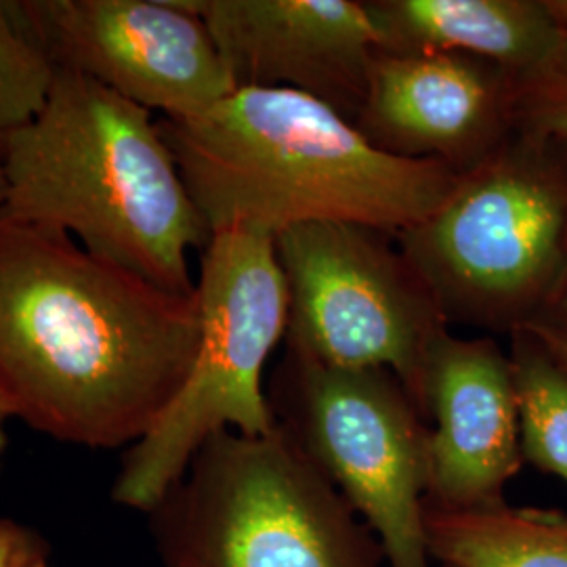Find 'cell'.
Returning a JSON list of instances; mask_svg holds the SVG:
<instances>
[{"label": "cell", "mask_w": 567, "mask_h": 567, "mask_svg": "<svg viewBox=\"0 0 567 567\" xmlns=\"http://www.w3.org/2000/svg\"><path fill=\"white\" fill-rule=\"evenodd\" d=\"M515 118L519 131L567 140V28L547 60L517 79Z\"/></svg>", "instance_id": "cell-17"}, {"label": "cell", "mask_w": 567, "mask_h": 567, "mask_svg": "<svg viewBox=\"0 0 567 567\" xmlns=\"http://www.w3.org/2000/svg\"><path fill=\"white\" fill-rule=\"evenodd\" d=\"M11 414L0 402V468H2V458H4V450H7V423H9Z\"/></svg>", "instance_id": "cell-21"}, {"label": "cell", "mask_w": 567, "mask_h": 567, "mask_svg": "<svg viewBox=\"0 0 567 567\" xmlns=\"http://www.w3.org/2000/svg\"><path fill=\"white\" fill-rule=\"evenodd\" d=\"M435 567H450V566H435Z\"/></svg>", "instance_id": "cell-24"}, {"label": "cell", "mask_w": 567, "mask_h": 567, "mask_svg": "<svg viewBox=\"0 0 567 567\" xmlns=\"http://www.w3.org/2000/svg\"><path fill=\"white\" fill-rule=\"evenodd\" d=\"M547 4L555 20L561 23V28H567V0H547Z\"/></svg>", "instance_id": "cell-22"}, {"label": "cell", "mask_w": 567, "mask_h": 567, "mask_svg": "<svg viewBox=\"0 0 567 567\" xmlns=\"http://www.w3.org/2000/svg\"><path fill=\"white\" fill-rule=\"evenodd\" d=\"M58 65L0 0V156L7 142L34 121L53 91Z\"/></svg>", "instance_id": "cell-16"}, {"label": "cell", "mask_w": 567, "mask_h": 567, "mask_svg": "<svg viewBox=\"0 0 567 567\" xmlns=\"http://www.w3.org/2000/svg\"><path fill=\"white\" fill-rule=\"evenodd\" d=\"M288 295L286 353L347 370H389L421 405L426 355L450 330L395 234L343 221L274 238Z\"/></svg>", "instance_id": "cell-8"}, {"label": "cell", "mask_w": 567, "mask_h": 567, "mask_svg": "<svg viewBox=\"0 0 567 567\" xmlns=\"http://www.w3.org/2000/svg\"><path fill=\"white\" fill-rule=\"evenodd\" d=\"M527 330H532L543 341L548 353L555 358V362L567 372V332L545 330V328H536V326H527Z\"/></svg>", "instance_id": "cell-20"}, {"label": "cell", "mask_w": 567, "mask_h": 567, "mask_svg": "<svg viewBox=\"0 0 567 567\" xmlns=\"http://www.w3.org/2000/svg\"><path fill=\"white\" fill-rule=\"evenodd\" d=\"M395 238L447 326L507 337L526 328L566 265V137L517 128Z\"/></svg>", "instance_id": "cell-4"}, {"label": "cell", "mask_w": 567, "mask_h": 567, "mask_svg": "<svg viewBox=\"0 0 567 567\" xmlns=\"http://www.w3.org/2000/svg\"><path fill=\"white\" fill-rule=\"evenodd\" d=\"M379 51L395 55H468L532 72L561 41L547 0H365Z\"/></svg>", "instance_id": "cell-13"}, {"label": "cell", "mask_w": 567, "mask_h": 567, "mask_svg": "<svg viewBox=\"0 0 567 567\" xmlns=\"http://www.w3.org/2000/svg\"><path fill=\"white\" fill-rule=\"evenodd\" d=\"M517 76L468 55L377 53L358 131L404 161L465 175L517 131Z\"/></svg>", "instance_id": "cell-11"}, {"label": "cell", "mask_w": 567, "mask_h": 567, "mask_svg": "<svg viewBox=\"0 0 567 567\" xmlns=\"http://www.w3.org/2000/svg\"><path fill=\"white\" fill-rule=\"evenodd\" d=\"M0 567H51L49 547L30 527L0 519Z\"/></svg>", "instance_id": "cell-18"}, {"label": "cell", "mask_w": 567, "mask_h": 567, "mask_svg": "<svg viewBox=\"0 0 567 567\" xmlns=\"http://www.w3.org/2000/svg\"><path fill=\"white\" fill-rule=\"evenodd\" d=\"M23 28L70 70L164 118L203 114L236 91L185 0H11Z\"/></svg>", "instance_id": "cell-9"}, {"label": "cell", "mask_w": 567, "mask_h": 567, "mask_svg": "<svg viewBox=\"0 0 567 567\" xmlns=\"http://www.w3.org/2000/svg\"><path fill=\"white\" fill-rule=\"evenodd\" d=\"M529 326L545 328V330H557V332H567V259L566 265H564V271H561L559 280H557L550 297H548L547 305L543 307L540 316Z\"/></svg>", "instance_id": "cell-19"}, {"label": "cell", "mask_w": 567, "mask_h": 567, "mask_svg": "<svg viewBox=\"0 0 567 567\" xmlns=\"http://www.w3.org/2000/svg\"><path fill=\"white\" fill-rule=\"evenodd\" d=\"M425 534L435 566L567 567V513L555 508L426 507Z\"/></svg>", "instance_id": "cell-14"}, {"label": "cell", "mask_w": 567, "mask_h": 567, "mask_svg": "<svg viewBox=\"0 0 567 567\" xmlns=\"http://www.w3.org/2000/svg\"><path fill=\"white\" fill-rule=\"evenodd\" d=\"M0 179V217L63 231L168 292H196L189 252L213 231L150 110L58 68L44 110L4 145Z\"/></svg>", "instance_id": "cell-3"}, {"label": "cell", "mask_w": 567, "mask_h": 567, "mask_svg": "<svg viewBox=\"0 0 567 567\" xmlns=\"http://www.w3.org/2000/svg\"><path fill=\"white\" fill-rule=\"evenodd\" d=\"M200 341L175 295L72 236L0 217V402L63 444L135 446L179 393Z\"/></svg>", "instance_id": "cell-1"}, {"label": "cell", "mask_w": 567, "mask_h": 567, "mask_svg": "<svg viewBox=\"0 0 567 567\" xmlns=\"http://www.w3.org/2000/svg\"><path fill=\"white\" fill-rule=\"evenodd\" d=\"M158 128L213 234L276 238L295 225L343 221L398 236L458 179L444 164L389 156L337 110L290 89H236Z\"/></svg>", "instance_id": "cell-2"}, {"label": "cell", "mask_w": 567, "mask_h": 567, "mask_svg": "<svg viewBox=\"0 0 567 567\" xmlns=\"http://www.w3.org/2000/svg\"><path fill=\"white\" fill-rule=\"evenodd\" d=\"M2 198H4V187H2V179H0V206H2Z\"/></svg>", "instance_id": "cell-23"}, {"label": "cell", "mask_w": 567, "mask_h": 567, "mask_svg": "<svg viewBox=\"0 0 567 567\" xmlns=\"http://www.w3.org/2000/svg\"><path fill=\"white\" fill-rule=\"evenodd\" d=\"M200 341L175 400L128 447L112 498L152 513L198 450L224 431L267 435L278 421L264 386L265 365L282 343L288 295L271 236L224 229L203 250L196 282Z\"/></svg>", "instance_id": "cell-6"}, {"label": "cell", "mask_w": 567, "mask_h": 567, "mask_svg": "<svg viewBox=\"0 0 567 567\" xmlns=\"http://www.w3.org/2000/svg\"><path fill=\"white\" fill-rule=\"evenodd\" d=\"M236 84L290 89L355 122L379 39L360 0H185Z\"/></svg>", "instance_id": "cell-10"}, {"label": "cell", "mask_w": 567, "mask_h": 567, "mask_svg": "<svg viewBox=\"0 0 567 567\" xmlns=\"http://www.w3.org/2000/svg\"><path fill=\"white\" fill-rule=\"evenodd\" d=\"M147 517L164 567H386L377 536L280 425L210 437Z\"/></svg>", "instance_id": "cell-5"}, {"label": "cell", "mask_w": 567, "mask_h": 567, "mask_svg": "<svg viewBox=\"0 0 567 567\" xmlns=\"http://www.w3.org/2000/svg\"><path fill=\"white\" fill-rule=\"evenodd\" d=\"M421 404L429 423L426 507L505 505V489L526 465L508 351L492 337L442 332L426 355Z\"/></svg>", "instance_id": "cell-12"}, {"label": "cell", "mask_w": 567, "mask_h": 567, "mask_svg": "<svg viewBox=\"0 0 567 567\" xmlns=\"http://www.w3.org/2000/svg\"><path fill=\"white\" fill-rule=\"evenodd\" d=\"M290 433L362 517L386 567H435L426 547L429 423L389 370H347L284 353L269 386Z\"/></svg>", "instance_id": "cell-7"}, {"label": "cell", "mask_w": 567, "mask_h": 567, "mask_svg": "<svg viewBox=\"0 0 567 567\" xmlns=\"http://www.w3.org/2000/svg\"><path fill=\"white\" fill-rule=\"evenodd\" d=\"M524 463L567 486V372L527 328L508 334Z\"/></svg>", "instance_id": "cell-15"}]
</instances>
